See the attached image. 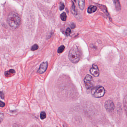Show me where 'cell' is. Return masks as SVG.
<instances>
[{
	"instance_id": "obj_1",
	"label": "cell",
	"mask_w": 127,
	"mask_h": 127,
	"mask_svg": "<svg viewBox=\"0 0 127 127\" xmlns=\"http://www.w3.org/2000/svg\"><path fill=\"white\" fill-rule=\"evenodd\" d=\"M7 22L9 26L14 29L18 28L21 24V18L17 13L11 12L7 18Z\"/></svg>"
},
{
	"instance_id": "obj_2",
	"label": "cell",
	"mask_w": 127,
	"mask_h": 127,
	"mask_svg": "<svg viewBox=\"0 0 127 127\" xmlns=\"http://www.w3.org/2000/svg\"><path fill=\"white\" fill-rule=\"evenodd\" d=\"M81 56L80 49L76 45L73 46L69 53V58L70 62L73 64L78 63Z\"/></svg>"
},
{
	"instance_id": "obj_3",
	"label": "cell",
	"mask_w": 127,
	"mask_h": 127,
	"mask_svg": "<svg viewBox=\"0 0 127 127\" xmlns=\"http://www.w3.org/2000/svg\"><path fill=\"white\" fill-rule=\"evenodd\" d=\"M105 90L102 86H96L91 90V94L95 98H99L104 96L105 93Z\"/></svg>"
},
{
	"instance_id": "obj_4",
	"label": "cell",
	"mask_w": 127,
	"mask_h": 127,
	"mask_svg": "<svg viewBox=\"0 0 127 127\" xmlns=\"http://www.w3.org/2000/svg\"><path fill=\"white\" fill-rule=\"evenodd\" d=\"M84 82L87 89H90L94 86L93 79L89 75H87L84 79Z\"/></svg>"
},
{
	"instance_id": "obj_5",
	"label": "cell",
	"mask_w": 127,
	"mask_h": 127,
	"mask_svg": "<svg viewBox=\"0 0 127 127\" xmlns=\"http://www.w3.org/2000/svg\"><path fill=\"white\" fill-rule=\"evenodd\" d=\"M90 72L95 77H98L99 75V70L98 66L96 64H93L92 67L90 69Z\"/></svg>"
},
{
	"instance_id": "obj_6",
	"label": "cell",
	"mask_w": 127,
	"mask_h": 127,
	"mask_svg": "<svg viewBox=\"0 0 127 127\" xmlns=\"http://www.w3.org/2000/svg\"><path fill=\"white\" fill-rule=\"evenodd\" d=\"M104 106L106 110L109 112L113 111L115 107L113 102L110 100H107L105 102Z\"/></svg>"
},
{
	"instance_id": "obj_7",
	"label": "cell",
	"mask_w": 127,
	"mask_h": 127,
	"mask_svg": "<svg viewBox=\"0 0 127 127\" xmlns=\"http://www.w3.org/2000/svg\"><path fill=\"white\" fill-rule=\"evenodd\" d=\"M47 66H48V63L47 62H43L41 64L40 68L38 70V72L41 74L43 73L46 70Z\"/></svg>"
},
{
	"instance_id": "obj_8",
	"label": "cell",
	"mask_w": 127,
	"mask_h": 127,
	"mask_svg": "<svg viewBox=\"0 0 127 127\" xmlns=\"http://www.w3.org/2000/svg\"><path fill=\"white\" fill-rule=\"evenodd\" d=\"M97 8L96 6H90L88 9V12L89 14L95 12L97 10Z\"/></svg>"
},
{
	"instance_id": "obj_9",
	"label": "cell",
	"mask_w": 127,
	"mask_h": 127,
	"mask_svg": "<svg viewBox=\"0 0 127 127\" xmlns=\"http://www.w3.org/2000/svg\"><path fill=\"white\" fill-rule=\"evenodd\" d=\"M15 73V72L14 70L11 69L6 71L5 72V76L6 77H9V76H11L14 75Z\"/></svg>"
},
{
	"instance_id": "obj_10",
	"label": "cell",
	"mask_w": 127,
	"mask_h": 127,
	"mask_svg": "<svg viewBox=\"0 0 127 127\" xmlns=\"http://www.w3.org/2000/svg\"><path fill=\"white\" fill-rule=\"evenodd\" d=\"M114 3V5H115V7H116V9L117 11H120L121 8V5H120V3L119 0H113Z\"/></svg>"
},
{
	"instance_id": "obj_11",
	"label": "cell",
	"mask_w": 127,
	"mask_h": 127,
	"mask_svg": "<svg viewBox=\"0 0 127 127\" xmlns=\"http://www.w3.org/2000/svg\"><path fill=\"white\" fill-rule=\"evenodd\" d=\"M78 5L79 8L82 10L84 9L85 7V1L84 0H80L78 1Z\"/></svg>"
},
{
	"instance_id": "obj_12",
	"label": "cell",
	"mask_w": 127,
	"mask_h": 127,
	"mask_svg": "<svg viewBox=\"0 0 127 127\" xmlns=\"http://www.w3.org/2000/svg\"><path fill=\"white\" fill-rule=\"evenodd\" d=\"M61 18L63 21H66V20L67 16L65 12H63L61 14Z\"/></svg>"
},
{
	"instance_id": "obj_13",
	"label": "cell",
	"mask_w": 127,
	"mask_h": 127,
	"mask_svg": "<svg viewBox=\"0 0 127 127\" xmlns=\"http://www.w3.org/2000/svg\"><path fill=\"white\" fill-rule=\"evenodd\" d=\"M64 49H65V47L64 46H61L59 47L58 50V53L60 54V53L63 52L64 50Z\"/></svg>"
},
{
	"instance_id": "obj_14",
	"label": "cell",
	"mask_w": 127,
	"mask_h": 127,
	"mask_svg": "<svg viewBox=\"0 0 127 127\" xmlns=\"http://www.w3.org/2000/svg\"><path fill=\"white\" fill-rule=\"evenodd\" d=\"M46 117V113L44 111H42L40 114V117L41 119L42 120L44 119Z\"/></svg>"
},
{
	"instance_id": "obj_15",
	"label": "cell",
	"mask_w": 127,
	"mask_h": 127,
	"mask_svg": "<svg viewBox=\"0 0 127 127\" xmlns=\"http://www.w3.org/2000/svg\"><path fill=\"white\" fill-rule=\"evenodd\" d=\"M38 49V46L37 44H35L31 48V50L32 51H35V50H37Z\"/></svg>"
},
{
	"instance_id": "obj_16",
	"label": "cell",
	"mask_w": 127,
	"mask_h": 127,
	"mask_svg": "<svg viewBox=\"0 0 127 127\" xmlns=\"http://www.w3.org/2000/svg\"><path fill=\"white\" fill-rule=\"evenodd\" d=\"M64 3L63 2H61L60 4V7H59V9L61 11H62L64 9Z\"/></svg>"
},
{
	"instance_id": "obj_17",
	"label": "cell",
	"mask_w": 127,
	"mask_h": 127,
	"mask_svg": "<svg viewBox=\"0 0 127 127\" xmlns=\"http://www.w3.org/2000/svg\"><path fill=\"white\" fill-rule=\"evenodd\" d=\"M72 13L74 14H75V13H76V12L75 6V4L74 3H73L72 6Z\"/></svg>"
},
{
	"instance_id": "obj_18",
	"label": "cell",
	"mask_w": 127,
	"mask_h": 127,
	"mask_svg": "<svg viewBox=\"0 0 127 127\" xmlns=\"http://www.w3.org/2000/svg\"><path fill=\"white\" fill-rule=\"evenodd\" d=\"M4 118V114L3 113H0V123L3 121Z\"/></svg>"
},
{
	"instance_id": "obj_19",
	"label": "cell",
	"mask_w": 127,
	"mask_h": 127,
	"mask_svg": "<svg viewBox=\"0 0 127 127\" xmlns=\"http://www.w3.org/2000/svg\"><path fill=\"white\" fill-rule=\"evenodd\" d=\"M71 33V30L70 28H68L67 29L66 31V34L67 36H69Z\"/></svg>"
},
{
	"instance_id": "obj_20",
	"label": "cell",
	"mask_w": 127,
	"mask_h": 127,
	"mask_svg": "<svg viewBox=\"0 0 127 127\" xmlns=\"http://www.w3.org/2000/svg\"><path fill=\"white\" fill-rule=\"evenodd\" d=\"M5 104L4 102L0 101V107H5Z\"/></svg>"
},
{
	"instance_id": "obj_21",
	"label": "cell",
	"mask_w": 127,
	"mask_h": 127,
	"mask_svg": "<svg viewBox=\"0 0 127 127\" xmlns=\"http://www.w3.org/2000/svg\"><path fill=\"white\" fill-rule=\"evenodd\" d=\"M4 95L3 93L1 91H0V97H1L2 99H4Z\"/></svg>"
},
{
	"instance_id": "obj_22",
	"label": "cell",
	"mask_w": 127,
	"mask_h": 127,
	"mask_svg": "<svg viewBox=\"0 0 127 127\" xmlns=\"http://www.w3.org/2000/svg\"><path fill=\"white\" fill-rule=\"evenodd\" d=\"M70 27H71V28H72V29H74V28H75L76 27L75 24L73 23H72L71 24V25H70Z\"/></svg>"
}]
</instances>
